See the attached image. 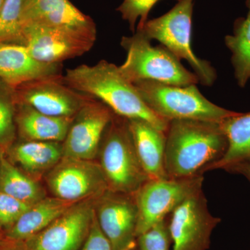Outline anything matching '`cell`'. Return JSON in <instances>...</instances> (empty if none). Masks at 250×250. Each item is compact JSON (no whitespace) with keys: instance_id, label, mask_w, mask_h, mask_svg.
<instances>
[{"instance_id":"cell-1","label":"cell","mask_w":250,"mask_h":250,"mask_svg":"<svg viewBox=\"0 0 250 250\" xmlns=\"http://www.w3.org/2000/svg\"><path fill=\"white\" fill-rule=\"evenodd\" d=\"M63 80L72 89L98 99L118 116L147 122L156 129L167 131L170 121L147 106L134 83L115 64L105 60L93 65L83 64L67 70Z\"/></svg>"},{"instance_id":"cell-2","label":"cell","mask_w":250,"mask_h":250,"mask_svg":"<svg viewBox=\"0 0 250 250\" xmlns=\"http://www.w3.org/2000/svg\"><path fill=\"white\" fill-rule=\"evenodd\" d=\"M228 141L220 123L174 120L166 131L165 167L168 178L202 175L221 159Z\"/></svg>"},{"instance_id":"cell-3","label":"cell","mask_w":250,"mask_h":250,"mask_svg":"<svg viewBox=\"0 0 250 250\" xmlns=\"http://www.w3.org/2000/svg\"><path fill=\"white\" fill-rule=\"evenodd\" d=\"M121 45L126 58L119 68L132 83L147 80L181 86L200 83L196 75L184 67L172 52L162 45L152 46L140 31L122 38Z\"/></svg>"},{"instance_id":"cell-4","label":"cell","mask_w":250,"mask_h":250,"mask_svg":"<svg viewBox=\"0 0 250 250\" xmlns=\"http://www.w3.org/2000/svg\"><path fill=\"white\" fill-rule=\"evenodd\" d=\"M103 140L101 168L108 188L134 195L149 178L136 154L128 119L114 113Z\"/></svg>"},{"instance_id":"cell-5","label":"cell","mask_w":250,"mask_h":250,"mask_svg":"<svg viewBox=\"0 0 250 250\" xmlns=\"http://www.w3.org/2000/svg\"><path fill=\"white\" fill-rule=\"evenodd\" d=\"M133 83L147 106L167 121L195 120L220 123L236 113L207 100L196 84L181 86L147 80Z\"/></svg>"},{"instance_id":"cell-6","label":"cell","mask_w":250,"mask_h":250,"mask_svg":"<svg viewBox=\"0 0 250 250\" xmlns=\"http://www.w3.org/2000/svg\"><path fill=\"white\" fill-rule=\"evenodd\" d=\"M195 0H179L168 12L147 21L136 30L149 40H156L179 60L190 65L201 84L210 86L217 79L214 67L197 57L192 48V18Z\"/></svg>"},{"instance_id":"cell-7","label":"cell","mask_w":250,"mask_h":250,"mask_svg":"<svg viewBox=\"0 0 250 250\" xmlns=\"http://www.w3.org/2000/svg\"><path fill=\"white\" fill-rule=\"evenodd\" d=\"M203 176L149 179L134 194L138 208L136 236L166 218L188 197L202 190Z\"/></svg>"},{"instance_id":"cell-8","label":"cell","mask_w":250,"mask_h":250,"mask_svg":"<svg viewBox=\"0 0 250 250\" xmlns=\"http://www.w3.org/2000/svg\"><path fill=\"white\" fill-rule=\"evenodd\" d=\"M169 222L172 250H207L220 219L210 213L202 190L188 197L171 213Z\"/></svg>"},{"instance_id":"cell-9","label":"cell","mask_w":250,"mask_h":250,"mask_svg":"<svg viewBox=\"0 0 250 250\" xmlns=\"http://www.w3.org/2000/svg\"><path fill=\"white\" fill-rule=\"evenodd\" d=\"M18 103L49 116L74 118L92 97L72 89L63 77H47L15 87Z\"/></svg>"},{"instance_id":"cell-10","label":"cell","mask_w":250,"mask_h":250,"mask_svg":"<svg viewBox=\"0 0 250 250\" xmlns=\"http://www.w3.org/2000/svg\"><path fill=\"white\" fill-rule=\"evenodd\" d=\"M113 114L103 103L90 99L72 120L62 146L64 158L93 159Z\"/></svg>"},{"instance_id":"cell-11","label":"cell","mask_w":250,"mask_h":250,"mask_svg":"<svg viewBox=\"0 0 250 250\" xmlns=\"http://www.w3.org/2000/svg\"><path fill=\"white\" fill-rule=\"evenodd\" d=\"M23 23H32L68 33L95 43L97 29L93 20L69 0H24Z\"/></svg>"},{"instance_id":"cell-12","label":"cell","mask_w":250,"mask_h":250,"mask_svg":"<svg viewBox=\"0 0 250 250\" xmlns=\"http://www.w3.org/2000/svg\"><path fill=\"white\" fill-rule=\"evenodd\" d=\"M48 185L57 198L74 202L108 188L101 167L89 161L64 158L49 174Z\"/></svg>"},{"instance_id":"cell-13","label":"cell","mask_w":250,"mask_h":250,"mask_svg":"<svg viewBox=\"0 0 250 250\" xmlns=\"http://www.w3.org/2000/svg\"><path fill=\"white\" fill-rule=\"evenodd\" d=\"M20 45L24 46L38 62L58 64L86 53L94 42L58 29L27 23L23 26Z\"/></svg>"},{"instance_id":"cell-14","label":"cell","mask_w":250,"mask_h":250,"mask_svg":"<svg viewBox=\"0 0 250 250\" xmlns=\"http://www.w3.org/2000/svg\"><path fill=\"white\" fill-rule=\"evenodd\" d=\"M94 218L88 204L72 206L55 221L24 241L25 250H77L89 232Z\"/></svg>"},{"instance_id":"cell-15","label":"cell","mask_w":250,"mask_h":250,"mask_svg":"<svg viewBox=\"0 0 250 250\" xmlns=\"http://www.w3.org/2000/svg\"><path fill=\"white\" fill-rule=\"evenodd\" d=\"M98 206L97 220L113 250H128L136 236L138 208L135 197L108 192Z\"/></svg>"},{"instance_id":"cell-16","label":"cell","mask_w":250,"mask_h":250,"mask_svg":"<svg viewBox=\"0 0 250 250\" xmlns=\"http://www.w3.org/2000/svg\"><path fill=\"white\" fill-rule=\"evenodd\" d=\"M62 63L38 62L22 45L0 42V79L12 86L47 77L62 76Z\"/></svg>"},{"instance_id":"cell-17","label":"cell","mask_w":250,"mask_h":250,"mask_svg":"<svg viewBox=\"0 0 250 250\" xmlns=\"http://www.w3.org/2000/svg\"><path fill=\"white\" fill-rule=\"evenodd\" d=\"M140 163L149 179L168 178L165 167L166 133L147 122L128 120Z\"/></svg>"},{"instance_id":"cell-18","label":"cell","mask_w":250,"mask_h":250,"mask_svg":"<svg viewBox=\"0 0 250 250\" xmlns=\"http://www.w3.org/2000/svg\"><path fill=\"white\" fill-rule=\"evenodd\" d=\"M73 118L47 116L27 104H17V131L21 138L27 141H63Z\"/></svg>"},{"instance_id":"cell-19","label":"cell","mask_w":250,"mask_h":250,"mask_svg":"<svg viewBox=\"0 0 250 250\" xmlns=\"http://www.w3.org/2000/svg\"><path fill=\"white\" fill-rule=\"evenodd\" d=\"M73 206V202L57 198L42 199L31 206L4 233L10 241L22 242L47 228Z\"/></svg>"},{"instance_id":"cell-20","label":"cell","mask_w":250,"mask_h":250,"mask_svg":"<svg viewBox=\"0 0 250 250\" xmlns=\"http://www.w3.org/2000/svg\"><path fill=\"white\" fill-rule=\"evenodd\" d=\"M228 141V148L221 159L212 164L207 171L231 167L250 162V112H236L220 122Z\"/></svg>"},{"instance_id":"cell-21","label":"cell","mask_w":250,"mask_h":250,"mask_svg":"<svg viewBox=\"0 0 250 250\" xmlns=\"http://www.w3.org/2000/svg\"><path fill=\"white\" fill-rule=\"evenodd\" d=\"M5 152L6 159L18 168L35 173L58 164L63 156V148L59 142L24 140L14 142Z\"/></svg>"},{"instance_id":"cell-22","label":"cell","mask_w":250,"mask_h":250,"mask_svg":"<svg viewBox=\"0 0 250 250\" xmlns=\"http://www.w3.org/2000/svg\"><path fill=\"white\" fill-rule=\"evenodd\" d=\"M246 17L236 20L233 34L225 36V42L231 52L234 76L238 85L244 88L250 80V0H246Z\"/></svg>"},{"instance_id":"cell-23","label":"cell","mask_w":250,"mask_h":250,"mask_svg":"<svg viewBox=\"0 0 250 250\" xmlns=\"http://www.w3.org/2000/svg\"><path fill=\"white\" fill-rule=\"evenodd\" d=\"M0 192L34 205L43 199L39 184L5 157L0 161Z\"/></svg>"},{"instance_id":"cell-24","label":"cell","mask_w":250,"mask_h":250,"mask_svg":"<svg viewBox=\"0 0 250 250\" xmlns=\"http://www.w3.org/2000/svg\"><path fill=\"white\" fill-rule=\"evenodd\" d=\"M17 104L15 87L0 79V151L4 153L16 140Z\"/></svg>"},{"instance_id":"cell-25","label":"cell","mask_w":250,"mask_h":250,"mask_svg":"<svg viewBox=\"0 0 250 250\" xmlns=\"http://www.w3.org/2000/svg\"><path fill=\"white\" fill-rule=\"evenodd\" d=\"M24 0H4L0 10V42L20 44Z\"/></svg>"},{"instance_id":"cell-26","label":"cell","mask_w":250,"mask_h":250,"mask_svg":"<svg viewBox=\"0 0 250 250\" xmlns=\"http://www.w3.org/2000/svg\"><path fill=\"white\" fill-rule=\"evenodd\" d=\"M159 1L160 0H124L117 11L123 19L129 23L130 29L134 33L136 24L140 27L147 22L149 12Z\"/></svg>"},{"instance_id":"cell-27","label":"cell","mask_w":250,"mask_h":250,"mask_svg":"<svg viewBox=\"0 0 250 250\" xmlns=\"http://www.w3.org/2000/svg\"><path fill=\"white\" fill-rule=\"evenodd\" d=\"M138 237L141 250H169L172 241L169 222L164 219Z\"/></svg>"},{"instance_id":"cell-28","label":"cell","mask_w":250,"mask_h":250,"mask_svg":"<svg viewBox=\"0 0 250 250\" xmlns=\"http://www.w3.org/2000/svg\"><path fill=\"white\" fill-rule=\"evenodd\" d=\"M31 205L0 192V233L4 234Z\"/></svg>"},{"instance_id":"cell-29","label":"cell","mask_w":250,"mask_h":250,"mask_svg":"<svg viewBox=\"0 0 250 250\" xmlns=\"http://www.w3.org/2000/svg\"><path fill=\"white\" fill-rule=\"evenodd\" d=\"M82 250H113L111 243L99 225L96 216L93 219Z\"/></svg>"},{"instance_id":"cell-30","label":"cell","mask_w":250,"mask_h":250,"mask_svg":"<svg viewBox=\"0 0 250 250\" xmlns=\"http://www.w3.org/2000/svg\"><path fill=\"white\" fill-rule=\"evenodd\" d=\"M228 172L238 173L246 177L250 182V162L246 164H240L229 169Z\"/></svg>"},{"instance_id":"cell-31","label":"cell","mask_w":250,"mask_h":250,"mask_svg":"<svg viewBox=\"0 0 250 250\" xmlns=\"http://www.w3.org/2000/svg\"><path fill=\"white\" fill-rule=\"evenodd\" d=\"M19 242L10 241L3 246H0V250H22L18 247Z\"/></svg>"},{"instance_id":"cell-32","label":"cell","mask_w":250,"mask_h":250,"mask_svg":"<svg viewBox=\"0 0 250 250\" xmlns=\"http://www.w3.org/2000/svg\"><path fill=\"white\" fill-rule=\"evenodd\" d=\"M9 241H10V240L7 239L3 233H0V246L9 243Z\"/></svg>"},{"instance_id":"cell-33","label":"cell","mask_w":250,"mask_h":250,"mask_svg":"<svg viewBox=\"0 0 250 250\" xmlns=\"http://www.w3.org/2000/svg\"><path fill=\"white\" fill-rule=\"evenodd\" d=\"M4 0H0V10L1 9V6H2L3 3H4Z\"/></svg>"},{"instance_id":"cell-34","label":"cell","mask_w":250,"mask_h":250,"mask_svg":"<svg viewBox=\"0 0 250 250\" xmlns=\"http://www.w3.org/2000/svg\"><path fill=\"white\" fill-rule=\"evenodd\" d=\"M4 152H1V151H0V161H1V157H2V156L4 155Z\"/></svg>"},{"instance_id":"cell-35","label":"cell","mask_w":250,"mask_h":250,"mask_svg":"<svg viewBox=\"0 0 250 250\" xmlns=\"http://www.w3.org/2000/svg\"></svg>"}]
</instances>
